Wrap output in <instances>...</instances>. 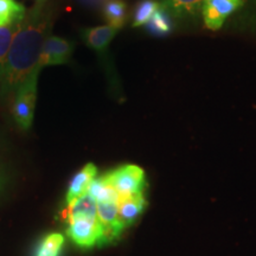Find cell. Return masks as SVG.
Instances as JSON below:
<instances>
[{"label":"cell","mask_w":256,"mask_h":256,"mask_svg":"<svg viewBox=\"0 0 256 256\" xmlns=\"http://www.w3.org/2000/svg\"><path fill=\"white\" fill-rule=\"evenodd\" d=\"M54 14L44 2L26 10L19 22L0 82L2 98H11L38 68L42 49L50 36Z\"/></svg>","instance_id":"obj_1"},{"label":"cell","mask_w":256,"mask_h":256,"mask_svg":"<svg viewBox=\"0 0 256 256\" xmlns=\"http://www.w3.org/2000/svg\"><path fill=\"white\" fill-rule=\"evenodd\" d=\"M40 70H36L14 92L12 114L16 124L22 130H28L34 121L37 100V83Z\"/></svg>","instance_id":"obj_2"},{"label":"cell","mask_w":256,"mask_h":256,"mask_svg":"<svg viewBox=\"0 0 256 256\" xmlns=\"http://www.w3.org/2000/svg\"><path fill=\"white\" fill-rule=\"evenodd\" d=\"M66 222V234L80 247L90 248L107 242L104 228L98 220V217L76 216L68 218Z\"/></svg>","instance_id":"obj_3"},{"label":"cell","mask_w":256,"mask_h":256,"mask_svg":"<svg viewBox=\"0 0 256 256\" xmlns=\"http://www.w3.org/2000/svg\"><path fill=\"white\" fill-rule=\"evenodd\" d=\"M104 178L118 192L120 200L144 194V188L146 185L145 172L136 165L121 166L104 174Z\"/></svg>","instance_id":"obj_4"},{"label":"cell","mask_w":256,"mask_h":256,"mask_svg":"<svg viewBox=\"0 0 256 256\" xmlns=\"http://www.w3.org/2000/svg\"><path fill=\"white\" fill-rule=\"evenodd\" d=\"M74 44L58 36H49L42 49L38 68L66 64L72 55Z\"/></svg>","instance_id":"obj_5"},{"label":"cell","mask_w":256,"mask_h":256,"mask_svg":"<svg viewBox=\"0 0 256 256\" xmlns=\"http://www.w3.org/2000/svg\"><path fill=\"white\" fill-rule=\"evenodd\" d=\"M243 0H206L202 6L204 23L210 30H218L232 12L241 8Z\"/></svg>","instance_id":"obj_6"},{"label":"cell","mask_w":256,"mask_h":256,"mask_svg":"<svg viewBox=\"0 0 256 256\" xmlns=\"http://www.w3.org/2000/svg\"><path fill=\"white\" fill-rule=\"evenodd\" d=\"M96 174H98L96 166L89 162V164L83 166L78 174L74 176L66 196V206L88 194V190L90 188L92 180L96 178Z\"/></svg>","instance_id":"obj_7"},{"label":"cell","mask_w":256,"mask_h":256,"mask_svg":"<svg viewBox=\"0 0 256 256\" xmlns=\"http://www.w3.org/2000/svg\"><path fill=\"white\" fill-rule=\"evenodd\" d=\"M147 206L144 194H136L120 200L119 203V220L122 228H127L142 214Z\"/></svg>","instance_id":"obj_8"},{"label":"cell","mask_w":256,"mask_h":256,"mask_svg":"<svg viewBox=\"0 0 256 256\" xmlns=\"http://www.w3.org/2000/svg\"><path fill=\"white\" fill-rule=\"evenodd\" d=\"M116 32V28L110 25H102V26L84 28L82 31V38L89 48L98 52H104L115 37Z\"/></svg>","instance_id":"obj_9"},{"label":"cell","mask_w":256,"mask_h":256,"mask_svg":"<svg viewBox=\"0 0 256 256\" xmlns=\"http://www.w3.org/2000/svg\"><path fill=\"white\" fill-rule=\"evenodd\" d=\"M76 216L98 217V203L90 194H84L78 200H74L66 206L63 211V217L66 220Z\"/></svg>","instance_id":"obj_10"},{"label":"cell","mask_w":256,"mask_h":256,"mask_svg":"<svg viewBox=\"0 0 256 256\" xmlns=\"http://www.w3.org/2000/svg\"><path fill=\"white\" fill-rule=\"evenodd\" d=\"M26 8L16 0H0V26L16 25L24 17Z\"/></svg>","instance_id":"obj_11"},{"label":"cell","mask_w":256,"mask_h":256,"mask_svg":"<svg viewBox=\"0 0 256 256\" xmlns=\"http://www.w3.org/2000/svg\"><path fill=\"white\" fill-rule=\"evenodd\" d=\"M126 2L122 0H108L104 5V14L108 25L119 30L126 20Z\"/></svg>","instance_id":"obj_12"},{"label":"cell","mask_w":256,"mask_h":256,"mask_svg":"<svg viewBox=\"0 0 256 256\" xmlns=\"http://www.w3.org/2000/svg\"><path fill=\"white\" fill-rule=\"evenodd\" d=\"M64 246V236L60 232H51L38 243L34 256H60Z\"/></svg>","instance_id":"obj_13"},{"label":"cell","mask_w":256,"mask_h":256,"mask_svg":"<svg viewBox=\"0 0 256 256\" xmlns=\"http://www.w3.org/2000/svg\"><path fill=\"white\" fill-rule=\"evenodd\" d=\"M18 24L19 23L11 25V26H0V82H2V75H4L8 51L10 48H11L12 40H14Z\"/></svg>","instance_id":"obj_14"},{"label":"cell","mask_w":256,"mask_h":256,"mask_svg":"<svg viewBox=\"0 0 256 256\" xmlns=\"http://www.w3.org/2000/svg\"><path fill=\"white\" fill-rule=\"evenodd\" d=\"M159 8L160 5L154 0H144L142 2H140L136 10V14H134L133 26L138 28L146 25L151 20L153 14H156Z\"/></svg>","instance_id":"obj_15"},{"label":"cell","mask_w":256,"mask_h":256,"mask_svg":"<svg viewBox=\"0 0 256 256\" xmlns=\"http://www.w3.org/2000/svg\"><path fill=\"white\" fill-rule=\"evenodd\" d=\"M206 0H165V4L170 11L177 14L194 12L198 8H202Z\"/></svg>","instance_id":"obj_16"},{"label":"cell","mask_w":256,"mask_h":256,"mask_svg":"<svg viewBox=\"0 0 256 256\" xmlns=\"http://www.w3.org/2000/svg\"><path fill=\"white\" fill-rule=\"evenodd\" d=\"M146 25L150 28V31H152L153 34H168L170 30H171V24H170L168 16H166L164 10L162 8V6L156 10V12L153 14L151 20Z\"/></svg>","instance_id":"obj_17"},{"label":"cell","mask_w":256,"mask_h":256,"mask_svg":"<svg viewBox=\"0 0 256 256\" xmlns=\"http://www.w3.org/2000/svg\"><path fill=\"white\" fill-rule=\"evenodd\" d=\"M83 2H86L87 5H98L102 4V2H108V0H82Z\"/></svg>","instance_id":"obj_18"},{"label":"cell","mask_w":256,"mask_h":256,"mask_svg":"<svg viewBox=\"0 0 256 256\" xmlns=\"http://www.w3.org/2000/svg\"><path fill=\"white\" fill-rule=\"evenodd\" d=\"M38 2H46V0H38Z\"/></svg>","instance_id":"obj_19"}]
</instances>
